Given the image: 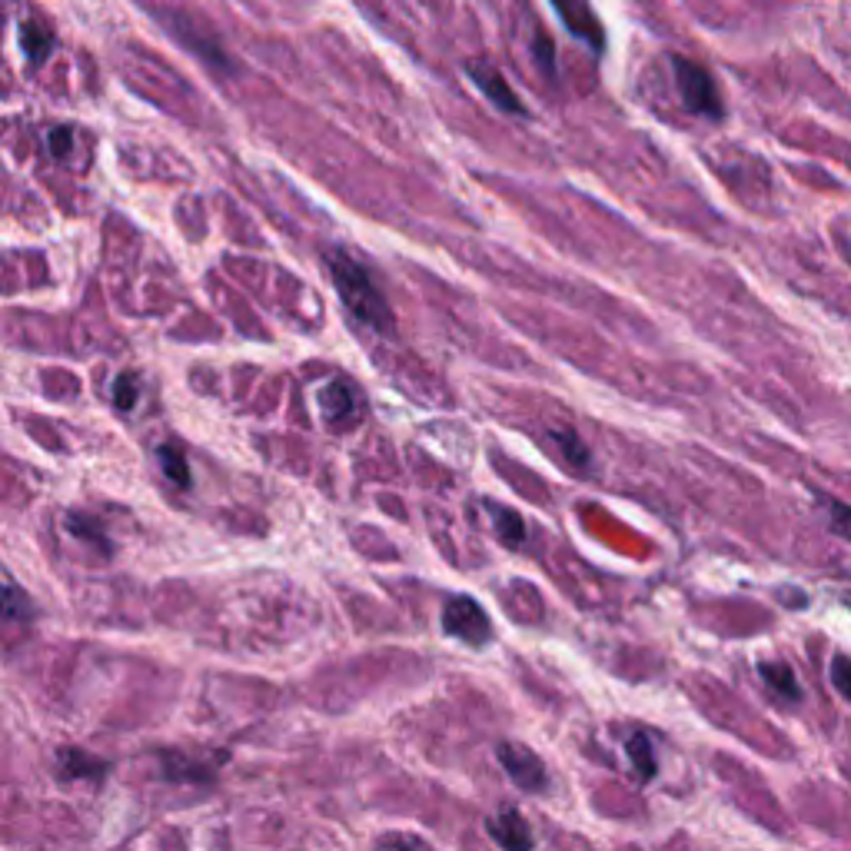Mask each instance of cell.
Wrapping results in <instances>:
<instances>
[{
	"label": "cell",
	"mask_w": 851,
	"mask_h": 851,
	"mask_svg": "<svg viewBox=\"0 0 851 851\" xmlns=\"http://www.w3.org/2000/svg\"><path fill=\"white\" fill-rule=\"evenodd\" d=\"M320 406L333 426H350L356 419V393L350 389V383H327L320 389Z\"/></svg>",
	"instance_id": "7"
},
{
	"label": "cell",
	"mask_w": 851,
	"mask_h": 851,
	"mask_svg": "<svg viewBox=\"0 0 851 851\" xmlns=\"http://www.w3.org/2000/svg\"><path fill=\"white\" fill-rule=\"evenodd\" d=\"M379 851H426V848L412 838H389V841L379 844Z\"/></svg>",
	"instance_id": "16"
},
{
	"label": "cell",
	"mask_w": 851,
	"mask_h": 851,
	"mask_svg": "<svg viewBox=\"0 0 851 851\" xmlns=\"http://www.w3.org/2000/svg\"><path fill=\"white\" fill-rule=\"evenodd\" d=\"M672 67H675L678 93H682V100L692 113L722 117V97H719V87H716L712 74H708L705 67H698L695 60H685V57H675Z\"/></svg>",
	"instance_id": "2"
},
{
	"label": "cell",
	"mask_w": 851,
	"mask_h": 851,
	"mask_svg": "<svg viewBox=\"0 0 851 851\" xmlns=\"http://www.w3.org/2000/svg\"><path fill=\"white\" fill-rule=\"evenodd\" d=\"M466 74L486 90V97L489 100H496L502 110H509V113H519L522 107H519V100L512 97V90L506 87V80L499 77V70L496 67H479V64H466Z\"/></svg>",
	"instance_id": "9"
},
{
	"label": "cell",
	"mask_w": 851,
	"mask_h": 851,
	"mask_svg": "<svg viewBox=\"0 0 851 851\" xmlns=\"http://www.w3.org/2000/svg\"><path fill=\"white\" fill-rule=\"evenodd\" d=\"M161 463H164V469H167V476L174 479V483H190V469H187V463L174 453V450H161Z\"/></svg>",
	"instance_id": "14"
},
{
	"label": "cell",
	"mask_w": 851,
	"mask_h": 851,
	"mask_svg": "<svg viewBox=\"0 0 851 851\" xmlns=\"http://www.w3.org/2000/svg\"><path fill=\"white\" fill-rule=\"evenodd\" d=\"M330 269H333L336 290H340L343 303L353 310V317H360L366 327H373L379 333H389L393 330V313H389L386 297L379 294V287L373 283V276L356 259H350L346 253H333L330 256Z\"/></svg>",
	"instance_id": "1"
},
{
	"label": "cell",
	"mask_w": 851,
	"mask_h": 851,
	"mask_svg": "<svg viewBox=\"0 0 851 851\" xmlns=\"http://www.w3.org/2000/svg\"><path fill=\"white\" fill-rule=\"evenodd\" d=\"M24 51H31V57H34V60H41V57H44V51H47V34H44V31H37L34 24H27V27H24Z\"/></svg>",
	"instance_id": "15"
},
{
	"label": "cell",
	"mask_w": 851,
	"mask_h": 851,
	"mask_svg": "<svg viewBox=\"0 0 851 851\" xmlns=\"http://www.w3.org/2000/svg\"><path fill=\"white\" fill-rule=\"evenodd\" d=\"M831 682H835V688L851 701V659H848L844 652H838V655L831 659Z\"/></svg>",
	"instance_id": "13"
},
{
	"label": "cell",
	"mask_w": 851,
	"mask_h": 851,
	"mask_svg": "<svg viewBox=\"0 0 851 851\" xmlns=\"http://www.w3.org/2000/svg\"><path fill=\"white\" fill-rule=\"evenodd\" d=\"M552 8L559 11L562 24L570 27L576 37H583L593 51H603L606 47V31L603 24L596 21L589 0H552Z\"/></svg>",
	"instance_id": "5"
},
{
	"label": "cell",
	"mask_w": 851,
	"mask_h": 851,
	"mask_svg": "<svg viewBox=\"0 0 851 851\" xmlns=\"http://www.w3.org/2000/svg\"><path fill=\"white\" fill-rule=\"evenodd\" d=\"M499 762L502 769L509 772V778L526 788V792H542L545 788V765L539 762V755L526 745H512V742H502L499 745Z\"/></svg>",
	"instance_id": "4"
},
{
	"label": "cell",
	"mask_w": 851,
	"mask_h": 851,
	"mask_svg": "<svg viewBox=\"0 0 851 851\" xmlns=\"http://www.w3.org/2000/svg\"><path fill=\"white\" fill-rule=\"evenodd\" d=\"M552 440H555V446L565 453V463H573V466H586V463H589V450L579 443L576 433H555Z\"/></svg>",
	"instance_id": "12"
},
{
	"label": "cell",
	"mask_w": 851,
	"mask_h": 851,
	"mask_svg": "<svg viewBox=\"0 0 851 851\" xmlns=\"http://www.w3.org/2000/svg\"><path fill=\"white\" fill-rule=\"evenodd\" d=\"M117 386H120V389H117V402H120V406L126 409V406H130V402L136 399V386L130 389V376H120V383H117Z\"/></svg>",
	"instance_id": "17"
},
{
	"label": "cell",
	"mask_w": 851,
	"mask_h": 851,
	"mask_svg": "<svg viewBox=\"0 0 851 851\" xmlns=\"http://www.w3.org/2000/svg\"><path fill=\"white\" fill-rule=\"evenodd\" d=\"M759 675H762V682L772 688V695H778V698H785V701H798V698H802L798 675H795L788 665H782V662H762V665H759Z\"/></svg>",
	"instance_id": "10"
},
{
	"label": "cell",
	"mask_w": 851,
	"mask_h": 851,
	"mask_svg": "<svg viewBox=\"0 0 851 851\" xmlns=\"http://www.w3.org/2000/svg\"><path fill=\"white\" fill-rule=\"evenodd\" d=\"M443 629L460 639V642H469V645H486L489 636H493V626L483 612V606L476 599H450L446 603V612H443Z\"/></svg>",
	"instance_id": "3"
},
{
	"label": "cell",
	"mask_w": 851,
	"mask_h": 851,
	"mask_svg": "<svg viewBox=\"0 0 851 851\" xmlns=\"http://www.w3.org/2000/svg\"><path fill=\"white\" fill-rule=\"evenodd\" d=\"M493 516H496V532L506 545H519L526 539V522L516 512H509L502 506H493Z\"/></svg>",
	"instance_id": "11"
},
{
	"label": "cell",
	"mask_w": 851,
	"mask_h": 851,
	"mask_svg": "<svg viewBox=\"0 0 851 851\" xmlns=\"http://www.w3.org/2000/svg\"><path fill=\"white\" fill-rule=\"evenodd\" d=\"M489 835L496 844H502L506 851H532L535 844V835L529 828V821L516 811V808H499L493 818H489Z\"/></svg>",
	"instance_id": "6"
},
{
	"label": "cell",
	"mask_w": 851,
	"mask_h": 851,
	"mask_svg": "<svg viewBox=\"0 0 851 851\" xmlns=\"http://www.w3.org/2000/svg\"><path fill=\"white\" fill-rule=\"evenodd\" d=\"M626 755H629V765H632V772H636L639 782L655 778L659 762H655V745H652V736H649V732L632 729V732L626 736Z\"/></svg>",
	"instance_id": "8"
}]
</instances>
